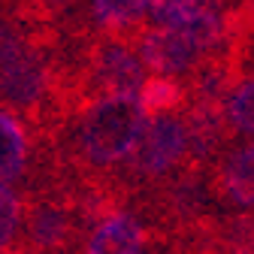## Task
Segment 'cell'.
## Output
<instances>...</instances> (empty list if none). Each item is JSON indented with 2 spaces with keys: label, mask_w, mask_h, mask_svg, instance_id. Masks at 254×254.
<instances>
[{
  "label": "cell",
  "mask_w": 254,
  "mask_h": 254,
  "mask_svg": "<svg viewBox=\"0 0 254 254\" xmlns=\"http://www.w3.org/2000/svg\"><path fill=\"white\" fill-rule=\"evenodd\" d=\"M148 115L139 97H97L91 100L76 124L70 157L64 164L76 182H118L115 167L133 154Z\"/></svg>",
  "instance_id": "obj_1"
},
{
  "label": "cell",
  "mask_w": 254,
  "mask_h": 254,
  "mask_svg": "<svg viewBox=\"0 0 254 254\" xmlns=\"http://www.w3.org/2000/svg\"><path fill=\"white\" fill-rule=\"evenodd\" d=\"M21 233L27 254H82L88 227L79 215L76 185L70 179L37 185L27 194Z\"/></svg>",
  "instance_id": "obj_2"
},
{
  "label": "cell",
  "mask_w": 254,
  "mask_h": 254,
  "mask_svg": "<svg viewBox=\"0 0 254 254\" xmlns=\"http://www.w3.org/2000/svg\"><path fill=\"white\" fill-rule=\"evenodd\" d=\"M224 37H227V18L209 9L179 24L145 30L139 37V58L157 76H176L188 73L203 58L218 52Z\"/></svg>",
  "instance_id": "obj_3"
},
{
  "label": "cell",
  "mask_w": 254,
  "mask_h": 254,
  "mask_svg": "<svg viewBox=\"0 0 254 254\" xmlns=\"http://www.w3.org/2000/svg\"><path fill=\"white\" fill-rule=\"evenodd\" d=\"M188 161V127L179 115H157L148 118L142 136L127 157V170L118 176L121 188L127 190L130 203L139 197V190H154L170 182L182 164Z\"/></svg>",
  "instance_id": "obj_4"
},
{
  "label": "cell",
  "mask_w": 254,
  "mask_h": 254,
  "mask_svg": "<svg viewBox=\"0 0 254 254\" xmlns=\"http://www.w3.org/2000/svg\"><path fill=\"white\" fill-rule=\"evenodd\" d=\"M52 100H55V79L49 61L40 52L27 49L21 58L0 67V103L9 112H24L34 121H43L46 112L55 115Z\"/></svg>",
  "instance_id": "obj_5"
},
{
  "label": "cell",
  "mask_w": 254,
  "mask_h": 254,
  "mask_svg": "<svg viewBox=\"0 0 254 254\" xmlns=\"http://www.w3.org/2000/svg\"><path fill=\"white\" fill-rule=\"evenodd\" d=\"M145 85L142 61L124 43H103L88 67V88L103 97H139Z\"/></svg>",
  "instance_id": "obj_6"
},
{
  "label": "cell",
  "mask_w": 254,
  "mask_h": 254,
  "mask_svg": "<svg viewBox=\"0 0 254 254\" xmlns=\"http://www.w3.org/2000/svg\"><path fill=\"white\" fill-rule=\"evenodd\" d=\"M151 245V227L136 209H118L97 221L88 233L82 254H142Z\"/></svg>",
  "instance_id": "obj_7"
},
{
  "label": "cell",
  "mask_w": 254,
  "mask_h": 254,
  "mask_svg": "<svg viewBox=\"0 0 254 254\" xmlns=\"http://www.w3.org/2000/svg\"><path fill=\"white\" fill-rule=\"evenodd\" d=\"M221 206L254 209V142L233 148L218 167H212Z\"/></svg>",
  "instance_id": "obj_8"
},
{
  "label": "cell",
  "mask_w": 254,
  "mask_h": 254,
  "mask_svg": "<svg viewBox=\"0 0 254 254\" xmlns=\"http://www.w3.org/2000/svg\"><path fill=\"white\" fill-rule=\"evenodd\" d=\"M224 106L221 103H194L188 112V157L194 167H209L224 145Z\"/></svg>",
  "instance_id": "obj_9"
},
{
  "label": "cell",
  "mask_w": 254,
  "mask_h": 254,
  "mask_svg": "<svg viewBox=\"0 0 254 254\" xmlns=\"http://www.w3.org/2000/svg\"><path fill=\"white\" fill-rule=\"evenodd\" d=\"M30 170V136L15 112L0 109V185L21 182Z\"/></svg>",
  "instance_id": "obj_10"
},
{
  "label": "cell",
  "mask_w": 254,
  "mask_h": 254,
  "mask_svg": "<svg viewBox=\"0 0 254 254\" xmlns=\"http://www.w3.org/2000/svg\"><path fill=\"white\" fill-rule=\"evenodd\" d=\"M185 88L179 82H173L170 76H154V79H145L142 91H139V106L148 118H157V115H173V109H179L185 103Z\"/></svg>",
  "instance_id": "obj_11"
},
{
  "label": "cell",
  "mask_w": 254,
  "mask_h": 254,
  "mask_svg": "<svg viewBox=\"0 0 254 254\" xmlns=\"http://www.w3.org/2000/svg\"><path fill=\"white\" fill-rule=\"evenodd\" d=\"M221 106H224V121L230 133L254 136V76L236 82Z\"/></svg>",
  "instance_id": "obj_12"
},
{
  "label": "cell",
  "mask_w": 254,
  "mask_h": 254,
  "mask_svg": "<svg viewBox=\"0 0 254 254\" xmlns=\"http://www.w3.org/2000/svg\"><path fill=\"white\" fill-rule=\"evenodd\" d=\"M148 12V0H91V15L106 30L136 24Z\"/></svg>",
  "instance_id": "obj_13"
},
{
  "label": "cell",
  "mask_w": 254,
  "mask_h": 254,
  "mask_svg": "<svg viewBox=\"0 0 254 254\" xmlns=\"http://www.w3.org/2000/svg\"><path fill=\"white\" fill-rule=\"evenodd\" d=\"M27 197H21L15 188L0 185V251L18 245V233L24 227Z\"/></svg>",
  "instance_id": "obj_14"
},
{
  "label": "cell",
  "mask_w": 254,
  "mask_h": 254,
  "mask_svg": "<svg viewBox=\"0 0 254 254\" xmlns=\"http://www.w3.org/2000/svg\"><path fill=\"white\" fill-rule=\"evenodd\" d=\"M209 9H212V0H148V15L157 21V27L188 21Z\"/></svg>",
  "instance_id": "obj_15"
},
{
  "label": "cell",
  "mask_w": 254,
  "mask_h": 254,
  "mask_svg": "<svg viewBox=\"0 0 254 254\" xmlns=\"http://www.w3.org/2000/svg\"><path fill=\"white\" fill-rule=\"evenodd\" d=\"M27 52L24 40L18 37V30L6 21H0V67H6V64H12L15 58H21Z\"/></svg>",
  "instance_id": "obj_16"
}]
</instances>
